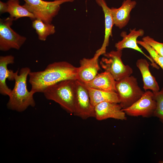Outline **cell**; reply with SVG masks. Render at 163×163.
Segmentation results:
<instances>
[{
    "mask_svg": "<svg viewBox=\"0 0 163 163\" xmlns=\"http://www.w3.org/2000/svg\"><path fill=\"white\" fill-rule=\"evenodd\" d=\"M77 69L68 62L60 61L49 64L44 70L31 71L28 75L30 91L43 93L49 86L61 81L77 80Z\"/></svg>",
    "mask_w": 163,
    "mask_h": 163,
    "instance_id": "obj_1",
    "label": "cell"
},
{
    "mask_svg": "<svg viewBox=\"0 0 163 163\" xmlns=\"http://www.w3.org/2000/svg\"><path fill=\"white\" fill-rule=\"evenodd\" d=\"M100 56L98 53L96 52L92 58H84L80 60V66L77 69V80L85 83L95 77L100 69L98 63Z\"/></svg>",
    "mask_w": 163,
    "mask_h": 163,
    "instance_id": "obj_11",
    "label": "cell"
},
{
    "mask_svg": "<svg viewBox=\"0 0 163 163\" xmlns=\"http://www.w3.org/2000/svg\"><path fill=\"white\" fill-rule=\"evenodd\" d=\"M136 4L135 1L125 0L119 8H111L114 25L119 29L125 27L130 19V12Z\"/></svg>",
    "mask_w": 163,
    "mask_h": 163,
    "instance_id": "obj_13",
    "label": "cell"
},
{
    "mask_svg": "<svg viewBox=\"0 0 163 163\" xmlns=\"http://www.w3.org/2000/svg\"><path fill=\"white\" fill-rule=\"evenodd\" d=\"M14 62V57L11 55L0 56V93L3 95L9 96L11 90L6 83L7 78L10 81L14 80V73L11 70H8L7 66Z\"/></svg>",
    "mask_w": 163,
    "mask_h": 163,
    "instance_id": "obj_14",
    "label": "cell"
},
{
    "mask_svg": "<svg viewBox=\"0 0 163 163\" xmlns=\"http://www.w3.org/2000/svg\"><path fill=\"white\" fill-rule=\"evenodd\" d=\"M31 72L28 67L22 68L14 73V88L8 96L9 99L7 104V108L19 112L25 110L29 107H34L36 103L34 98V93L29 91L27 88V81Z\"/></svg>",
    "mask_w": 163,
    "mask_h": 163,
    "instance_id": "obj_2",
    "label": "cell"
},
{
    "mask_svg": "<svg viewBox=\"0 0 163 163\" xmlns=\"http://www.w3.org/2000/svg\"><path fill=\"white\" fill-rule=\"evenodd\" d=\"M23 0L25 1V0Z\"/></svg>",
    "mask_w": 163,
    "mask_h": 163,
    "instance_id": "obj_25",
    "label": "cell"
},
{
    "mask_svg": "<svg viewBox=\"0 0 163 163\" xmlns=\"http://www.w3.org/2000/svg\"><path fill=\"white\" fill-rule=\"evenodd\" d=\"M75 80L61 81L49 86L43 93L47 99L55 101L67 112L73 113Z\"/></svg>",
    "mask_w": 163,
    "mask_h": 163,
    "instance_id": "obj_3",
    "label": "cell"
},
{
    "mask_svg": "<svg viewBox=\"0 0 163 163\" xmlns=\"http://www.w3.org/2000/svg\"><path fill=\"white\" fill-rule=\"evenodd\" d=\"M136 64L141 74L143 88L145 91L150 90L154 93L159 91V86L155 78L150 72L149 65L147 61L144 59H140L137 60Z\"/></svg>",
    "mask_w": 163,
    "mask_h": 163,
    "instance_id": "obj_17",
    "label": "cell"
},
{
    "mask_svg": "<svg viewBox=\"0 0 163 163\" xmlns=\"http://www.w3.org/2000/svg\"><path fill=\"white\" fill-rule=\"evenodd\" d=\"M86 87L91 104L94 107L97 104L104 102L120 103L118 96L116 92Z\"/></svg>",
    "mask_w": 163,
    "mask_h": 163,
    "instance_id": "obj_18",
    "label": "cell"
},
{
    "mask_svg": "<svg viewBox=\"0 0 163 163\" xmlns=\"http://www.w3.org/2000/svg\"><path fill=\"white\" fill-rule=\"evenodd\" d=\"M142 41L153 48L158 54L163 56V43L155 40L147 36L142 38Z\"/></svg>",
    "mask_w": 163,
    "mask_h": 163,
    "instance_id": "obj_23",
    "label": "cell"
},
{
    "mask_svg": "<svg viewBox=\"0 0 163 163\" xmlns=\"http://www.w3.org/2000/svg\"><path fill=\"white\" fill-rule=\"evenodd\" d=\"M103 55L100 62V65L105 71L109 72L116 81L131 75L133 70L129 66L123 62L122 50H112Z\"/></svg>",
    "mask_w": 163,
    "mask_h": 163,
    "instance_id": "obj_6",
    "label": "cell"
},
{
    "mask_svg": "<svg viewBox=\"0 0 163 163\" xmlns=\"http://www.w3.org/2000/svg\"><path fill=\"white\" fill-rule=\"evenodd\" d=\"M97 3L102 8L104 17L105 32L104 41L102 45L96 52L100 56L106 53L108 46L110 38L112 36V29L114 25L111 8H109L105 0H95Z\"/></svg>",
    "mask_w": 163,
    "mask_h": 163,
    "instance_id": "obj_15",
    "label": "cell"
},
{
    "mask_svg": "<svg viewBox=\"0 0 163 163\" xmlns=\"http://www.w3.org/2000/svg\"><path fill=\"white\" fill-rule=\"evenodd\" d=\"M137 43L148 52L150 56L155 62L163 70V56L158 54L151 46L143 41L137 40Z\"/></svg>",
    "mask_w": 163,
    "mask_h": 163,
    "instance_id": "obj_22",
    "label": "cell"
},
{
    "mask_svg": "<svg viewBox=\"0 0 163 163\" xmlns=\"http://www.w3.org/2000/svg\"><path fill=\"white\" fill-rule=\"evenodd\" d=\"M95 117L98 120L108 118L125 120L126 114L120 104L107 102L101 103L94 107Z\"/></svg>",
    "mask_w": 163,
    "mask_h": 163,
    "instance_id": "obj_12",
    "label": "cell"
},
{
    "mask_svg": "<svg viewBox=\"0 0 163 163\" xmlns=\"http://www.w3.org/2000/svg\"><path fill=\"white\" fill-rule=\"evenodd\" d=\"M32 27L36 31L40 40L44 41L47 37L56 32L55 26L51 23H46L42 20L35 19L32 22Z\"/></svg>",
    "mask_w": 163,
    "mask_h": 163,
    "instance_id": "obj_20",
    "label": "cell"
},
{
    "mask_svg": "<svg viewBox=\"0 0 163 163\" xmlns=\"http://www.w3.org/2000/svg\"><path fill=\"white\" fill-rule=\"evenodd\" d=\"M74 0H55L47 1L43 0H25L22 6L34 15L35 19L45 23L51 24L53 18L58 13L60 5Z\"/></svg>",
    "mask_w": 163,
    "mask_h": 163,
    "instance_id": "obj_4",
    "label": "cell"
},
{
    "mask_svg": "<svg viewBox=\"0 0 163 163\" xmlns=\"http://www.w3.org/2000/svg\"><path fill=\"white\" fill-rule=\"evenodd\" d=\"M8 6L7 2L5 3L0 1V13L2 14L7 12Z\"/></svg>",
    "mask_w": 163,
    "mask_h": 163,
    "instance_id": "obj_24",
    "label": "cell"
},
{
    "mask_svg": "<svg viewBox=\"0 0 163 163\" xmlns=\"http://www.w3.org/2000/svg\"><path fill=\"white\" fill-rule=\"evenodd\" d=\"M116 81L112 75L105 71L98 73L91 81L83 83L87 87L116 92Z\"/></svg>",
    "mask_w": 163,
    "mask_h": 163,
    "instance_id": "obj_16",
    "label": "cell"
},
{
    "mask_svg": "<svg viewBox=\"0 0 163 163\" xmlns=\"http://www.w3.org/2000/svg\"><path fill=\"white\" fill-rule=\"evenodd\" d=\"M13 20L9 17L0 19V50L8 51L11 49L19 50L26 38L15 32L11 27Z\"/></svg>",
    "mask_w": 163,
    "mask_h": 163,
    "instance_id": "obj_8",
    "label": "cell"
},
{
    "mask_svg": "<svg viewBox=\"0 0 163 163\" xmlns=\"http://www.w3.org/2000/svg\"><path fill=\"white\" fill-rule=\"evenodd\" d=\"M7 3L8 6L7 12L14 21L24 17H28L33 20L35 19L33 13L20 5L19 0H8Z\"/></svg>",
    "mask_w": 163,
    "mask_h": 163,
    "instance_id": "obj_19",
    "label": "cell"
},
{
    "mask_svg": "<svg viewBox=\"0 0 163 163\" xmlns=\"http://www.w3.org/2000/svg\"><path fill=\"white\" fill-rule=\"evenodd\" d=\"M156 106L153 92L147 90L131 106L123 110L130 116L148 117L153 116Z\"/></svg>",
    "mask_w": 163,
    "mask_h": 163,
    "instance_id": "obj_9",
    "label": "cell"
},
{
    "mask_svg": "<svg viewBox=\"0 0 163 163\" xmlns=\"http://www.w3.org/2000/svg\"><path fill=\"white\" fill-rule=\"evenodd\" d=\"M156 106L153 116L159 119L163 123V88L158 91L153 92Z\"/></svg>",
    "mask_w": 163,
    "mask_h": 163,
    "instance_id": "obj_21",
    "label": "cell"
},
{
    "mask_svg": "<svg viewBox=\"0 0 163 163\" xmlns=\"http://www.w3.org/2000/svg\"><path fill=\"white\" fill-rule=\"evenodd\" d=\"M116 92L123 109L132 105L144 93L139 87L137 79L132 75L116 81Z\"/></svg>",
    "mask_w": 163,
    "mask_h": 163,
    "instance_id": "obj_5",
    "label": "cell"
},
{
    "mask_svg": "<svg viewBox=\"0 0 163 163\" xmlns=\"http://www.w3.org/2000/svg\"><path fill=\"white\" fill-rule=\"evenodd\" d=\"M144 34V31L142 29L136 30V28L130 29L129 32L127 34L125 31L122 32L120 36L122 39L115 44L117 50H122L124 48H130L141 53L145 56L151 62V66L153 67L158 69L157 65L150 56L146 55L139 47L137 43V39L139 37H142Z\"/></svg>",
    "mask_w": 163,
    "mask_h": 163,
    "instance_id": "obj_10",
    "label": "cell"
},
{
    "mask_svg": "<svg viewBox=\"0 0 163 163\" xmlns=\"http://www.w3.org/2000/svg\"><path fill=\"white\" fill-rule=\"evenodd\" d=\"M73 114L83 119L95 117L94 107L91 104L88 89L83 83L78 80L75 82Z\"/></svg>",
    "mask_w": 163,
    "mask_h": 163,
    "instance_id": "obj_7",
    "label": "cell"
}]
</instances>
